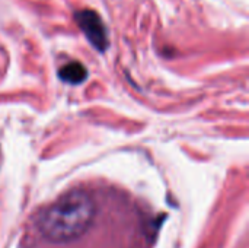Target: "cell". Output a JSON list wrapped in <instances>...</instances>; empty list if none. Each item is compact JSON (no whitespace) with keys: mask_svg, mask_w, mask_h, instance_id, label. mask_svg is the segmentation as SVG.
Here are the masks:
<instances>
[{"mask_svg":"<svg viewBox=\"0 0 249 248\" xmlns=\"http://www.w3.org/2000/svg\"><path fill=\"white\" fill-rule=\"evenodd\" d=\"M95 216L93 199L83 190H71L41 212L36 227L47 241L63 244L83 235Z\"/></svg>","mask_w":249,"mask_h":248,"instance_id":"obj_1","label":"cell"},{"mask_svg":"<svg viewBox=\"0 0 249 248\" xmlns=\"http://www.w3.org/2000/svg\"><path fill=\"white\" fill-rule=\"evenodd\" d=\"M74 20L79 28L83 31L88 41L99 51H105L108 48V34L105 23L102 22L101 16L90 9H82L74 12Z\"/></svg>","mask_w":249,"mask_h":248,"instance_id":"obj_2","label":"cell"},{"mask_svg":"<svg viewBox=\"0 0 249 248\" xmlns=\"http://www.w3.org/2000/svg\"><path fill=\"white\" fill-rule=\"evenodd\" d=\"M58 77L67 83L77 85V83H82L88 77V70L85 69V66L82 63L71 61L58 70Z\"/></svg>","mask_w":249,"mask_h":248,"instance_id":"obj_3","label":"cell"}]
</instances>
